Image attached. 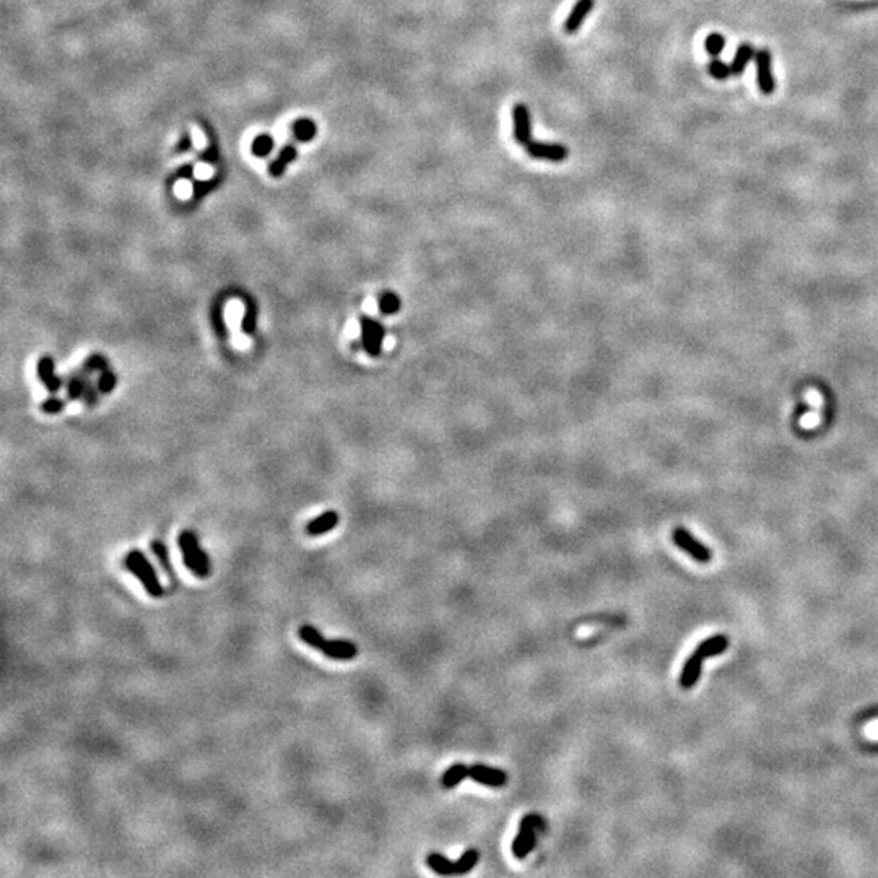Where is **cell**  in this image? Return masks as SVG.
I'll return each mask as SVG.
<instances>
[{"label": "cell", "instance_id": "24", "mask_svg": "<svg viewBox=\"0 0 878 878\" xmlns=\"http://www.w3.org/2000/svg\"><path fill=\"white\" fill-rule=\"evenodd\" d=\"M212 324H214L216 335L220 337V339H226L228 329H226L225 319H223V299L220 301V298L216 299L214 308H212Z\"/></svg>", "mask_w": 878, "mask_h": 878}, {"label": "cell", "instance_id": "14", "mask_svg": "<svg viewBox=\"0 0 878 878\" xmlns=\"http://www.w3.org/2000/svg\"><path fill=\"white\" fill-rule=\"evenodd\" d=\"M807 402L811 405V412L807 413L800 418V428L802 429H814L816 428L818 424L821 422V410H823V397L820 392L816 391H809L807 392Z\"/></svg>", "mask_w": 878, "mask_h": 878}, {"label": "cell", "instance_id": "32", "mask_svg": "<svg viewBox=\"0 0 878 878\" xmlns=\"http://www.w3.org/2000/svg\"><path fill=\"white\" fill-rule=\"evenodd\" d=\"M65 408V400L59 399L56 395L47 397L46 400L41 402V410L47 413V415H59Z\"/></svg>", "mask_w": 878, "mask_h": 878}, {"label": "cell", "instance_id": "20", "mask_svg": "<svg viewBox=\"0 0 878 878\" xmlns=\"http://www.w3.org/2000/svg\"><path fill=\"white\" fill-rule=\"evenodd\" d=\"M466 778H468V766L462 765V763H457V765L451 766L449 770L443 774V778H441V786H443L444 789H452V787H456L457 784H461Z\"/></svg>", "mask_w": 878, "mask_h": 878}, {"label": "cell", "instance_id": "34", "mask_svg": "<svg viewBox=\"0 0 878 878\" xmlns=\"http://www.w3.org/2000/svg\"><path fill=\"white\" fill-rule=\"evenodd\" d=\"M270 146H272V141H270V139H267V137H260V139L258 140V144H255V146H254V149H255V154L265 155L267 151L270 150Z\"/></svg>", "mask_w": 878, "mask_h": 878}, {"label": "cell", "instance_id": "10", "mask_svg": "<svg viewBox=\"0 0 878 878\" xmlns=\"http://www.w3.org/2000/svg\"><path fill=\"white\" fill-rule=\"evenodd\" d=\"M703 662H705V657H703L701 654L695 649V652L691 654L688 659H686L683 669H681V674H680V686H681V688H683V690H691L698 683V680H700V677H701Z\"/></svg>", "mask_w": 878, "mask_h": 878}, {"label": "cell", "instance_id": "25", "mask_svg": "<svg viewBox=\"0 0 878 878\" xmlns=\"http://www.w3.org/2000/svg\"><path fill=\"white\" fill-rule=\"evenodd\" d=\"M298 635H299V637H301V641L306 642V645L311 646L313 649H319L320 645H323V641L325 640V637L320 635V631L318 628H314V626H311V625L301 626V628H299V631H298Z\"/></svg>", "mask_w": 878, "mask_h": 878}, {"label": "cell", "instance_id": "8", "mask_svg": "<svg viewBox=\"0 0 878 878\" xmlns=\"http://www.w3.org/2000/svg\"><path fill=\"white\" fill-rule=\"evenodd\" d=\"M468 778L480 784L492 787H503L508 781V774L498 768H490L485 765H473L468 768Z\"/></svg>", "mask_w": 878, "mask_h": 878}, {"label": "cell", "instance_id": "26", "mask_svg": "<svg viewBox=\"0 0 878 878\" xmlns=\"http://www.w3.org/2000/svg\"><path fill=\"white\" fill-rule=\"evenodd\" d=\"M478 862V853L475 849H467L456 862V875L468 874Z\"/></svg>", "mask_w": 878, "mask_h": 878}, {"label": "cell", "instance_id": "29", "mask_svg": "<svg viewBox=\"0 0 878 878\" xmlns=\"http://www.w3.org/2000/svg\"><path fill=\"white\" fill-rule=\"evenodd\" d=\"M724 46H725V40L722 35H719V33H712V35H709L706 37L705 47H706V52L711 57H719V54L724 51Z\"/></svg>", "mask_w": 878, "mask_h": 878}, {"label": "cell", "instance_id": "18", "mask_svg": "<svg viewBox=\"0 0 878 878\" xmlns=\"http://www.w3.org/2000/svg\"><path fill=\"white\" fill-rule=\"evenodd\" d=\"M753 57H755L753 46H751L750 42H741V45L737 49V52H735V57H734V61H732V65H730V69H732V75H741V74H744L745 69H746V65H749V62Z\"/></svg>", "mask_w": 878, "mask_h": 878}, {"label": "cell", "instance_id": "3", "mask_svg": "<svg viewBox=\"0 0 878 878\" xmlns=\"http://www.w3.org/2000/svg\"><path fill=\"white\" fill-rule=\"evenodd\" d=\"M672 540L680 550H683L686 555H690L698 563H709V561L712 560L711 550L683 527L675 528L672 532Z\"/></svg>", "mask_w": 878, "mask_h": 878}, {"label": "cell", "instance_id": "2", "mask_svg": "<svg viewBox=\"0 0 878 878\" xmlns=\"http://www.w3.org/2000/svg\"><path fill=\"white\" fill-rule=\"evenodd\" d=\"M359 327H362V345L363 350L369 357H379L383 352V342L386 337L384 325L373 318L363 316L359 319Z\"/></svg>", "mask_w": 878, "mask_h": 878}, {"label": "cell", "instance_id": "27", "mask_svg": "<svg viewBox=\"0 0 878 878\" xmlns=\"http://www.w3.org/2000/svg\"><path fill=\"white\" fill-rule=\"evenodd\" d=\"M108 368H109L108 358L105 357V354H100V353L90 354V357L83 362V364H81V369H85L88 374H93L95 371H100L101 373V371H105Z\"/></svg>", "mask_w": 878, "mask_h": 878}, {"label": "cell", "instance_id": "11", "mask_svg": "<svg viewBox=\"0 0 878 878\" xmlns=\"http://www.w3.org/2000/svg\"><path fill=\"white\" fill-rule=\"evenodd\" d=\"M594 7H596L594 0H577L563 25L566 35H574V33H577V30L584 23V20L591 15Z\"/></svg>", "mask_w": 878, "mask_h": 878}, {"label": "cell", "instance_id": "1", "mask_svg": "<svg viewBox=\"0 0 878 878\" xmlns=\"http://www.w3.org/2000/svg\"><path fill=\"white\" fill-rule=\"evenodd\" d=\"M543 830V820L538 815H527L521 820L519 833L512 841V854L517 859H524L536 848V830Z\"/></svg>", "mask_w": 878, "mask_h": 878}, {"label": "cell", "instance_id": "21", "mask_svg": "<svg viewBox=\"0 0 878 878\" xmlns=\"http://www.w3.org/2000/svg\"><path fill=\"white\" fill-rule=\"evenodd\" d=\"M150 547H151V552H154V555L156 556V560L160 561V565L163 566V570H165L166 574L171 577V581L176 579V572H174L173 563H171V556H170V553H168L166 545L163 543L161 540H151Z\"/></svg>", "mask_w": 878, "mask_h": 878}, {"label": "cell", "instance_id": "17", "mask_svg": "<svg viewBox=\"0 0 878 878\" xmlns=\"http://www.w3.org/2000/svg\"><path fill=\"white\" fill-rule=\"evenodd\" d=\"M244 303H246V309H244V316L241 320V330L244 335H254L255 329H258V304H255L254 298L246 296L244 294Z\"/></svg>", "mask_w": 878, "mask_h": 878}, {"label": "cell", "instance_id": "4", "mask_svg": "<svg viewBox=\"0 0 878 878\" xmlns=\"http://www.w3.org/2000/svg\"><path fill=\"white\" fill-rule=\"evenodd\" d=\"M526 151L531 158L552 163H561L570 156L568 146L561 144H547V141H531L526 145Z\"/></svg>", "mask_w": 878, "mask_h": 878}, {"label": "cell", "instance_id": "15", "mask_svg": "<svg viewBox=\"0 0 878 878\" xmlns=\"http://www.w3.org/2000/svg\"><path fill=\"white\" fill-rule=\"evenodd\" d=\"M727 647H729L727 637H725L724 635H716V636L707 637V640L705 641H701L700 645H698L696 651L700 652L703 657L707 659V657H714V656H721L722 652L727 651Z\"/></svg>", "mask_w": 878, "mask_h": 878}, {"label": "cell", "instance_id": "19", "mask_svg": "<svg viewBox=\"0 0 878 878\" xmlns=\"http://www.w3.org/2000/svg\"><path fill=\"white\" fill-rule=\"evenodd\" d=\"M178 545H179V550H181V553H183V560H184L185 568H187L190 572H192V574L197 576L199 574V565H197V560H195V555L192 552V547H190V543H189L187 531H184V532L179 533Z\"/></svg>", "mask_w": 878, "mask_h": 878}, {"label": "cell", "instance_id": "31", "mask_svg": "<svg viewBox=\"0 0 878 878\" xmlns=\"http://www.w3.org/2000/svg\"><path fill=\"white\" fill-rule=\"evenodd\" d=\"M100 394H101V392H100V387H98V381L88 379V383H86V387H85V392H83V397H81V400L85 402L86 407H95L96 403H98V400H100Z\"/></svg>", "mask_w": 878, "mask_h": 878}, {"label": "cell", "instance_id": "22", "mask_svg": "<svg viewBox=\"0 0 878 878\" xmlns=\"http://www.w3.org/2000/svg\"><path fill=\"white\" fill-rule=\"evenodd\" d=\"M427 865L438 875H456V862H451L449 859L438 853L428 855Z\"/></svg>", "mask_w": 878, "mask_h": 878}, {"label": "cell", "instance_id": "16", "mask_svg": "<svg viewBox=\"0 0 878 878\" xmlns=\"http://www.w3.org/2000/svg\"><path fill=\"white\" fill-rule=\"evenodd\" d=\"M88 373L85 369L75 371V373L67 379V397L69 400H81L83 397L86 383H88Z\"/></svg>", "mask_w": 878, "mask_h": 878}, {"label": "cell", "instance_id": "12", "mask_svg": "<svg viewBox=\"0 0 878 878\" xmlns=\"http://www.w3.org/2000/svg\"><path fill=\"white\" fill-rule=\"evenodd\" d=\"M124 566H125V570L130 571V572H134V574L139 577V581L141 582V586L146 589V592H149L151 597L158 599V597L163 596L165 589H163V586L160 584V581L151 579L149 572H146L144 568H141V566L132 558V556H130V555L125 556V558H124Z\"/></svg>", "mask_w": 878, "mask_h": 878}, {"label": "cell", "instance_id": "6", "mask_svg": "<svg viewBox=\"0 0 878 878\" xmlns=\"http://www.w3.org/2000/svg\"><path fill=\"white\" fill-rule=\"evenodd\" d=\"M755 62H756V79H758V86H760V91L765 93V95H771L774 91V77H773V70H771V52L768 49H760V51L755 52Z\"/></svg>", "mask_w": 878, "mask_h": 878}, {"label": "cell", "instance_id": "23", "mask_svg": "<svg viewBox=\"0 0 878 878\" xmlns=\"http://www.w3.org/2000/svg\"><path fill=\"white\" fill-rule=\"evenodd\" d=\"M379 311L384 316L397 314L400 311V298L394 291H384L379 296Z\"/></svg>", "mask_w": 878, "mask_h": 878}, {"label": "cell", "instance_id": "5", "mask_svg": "<svg viewBox=\"0 0 878 878\" xmlns=\"http://www.w3.org/2000/svg\"><path fill=\"white\" fill-rule=\"evenodd\" d=\"M512 124H514V139L519 145H527L532 141V119L531 111L524 103H517L512 108Z\"/></svg>", "mask_w": 878, "mask_h": 878}, {"label": "cell", "instance_id": "7", "mask_svg": "<svg viewBox=\"0 0 878 878\" xmlns=\"http://www.w3.org/2000/svg\"><path fill=\"white\" fill-rule=\"evenodd\" d=\"M36 373L47 392L57 394V392L62 389L64 381L56 374V363H54V359L49 357V354H45V357L40 358V362L36 364Z\"/></svg>", "mask_w": 878, "mask_h": 878}, {"label": "cell", "instance_id": "28", "mask_svg": "<svg viewBox=\"0 0 878 878\" xmlns=\"http://www.w3.org/2000/svg\"><path fill=\"white\" fill-rule=\"evenodd\" d=\"M117 386V376L111 368H108L105 371H101L100 378H98V387H100L101 394H111V392L116 389Z\"/></svg>", "mask_w": 878, "mask_h": 878}, {"label": "cell", "instance_id": "9", "mask_svg": "<svg viewBox=\"0 0 878 878\" xmlns=\"http://www.w3.org/2000/svg\"><path fill=\"white\" fill-rule=\"evenodd\" d=\"M318 651L334 661H352L358 654L357 646L347 640H324Z\"/></svg>", "mask_w": 878, "mask_h": 878}, {"label": "cell", "instance_id": "13", "mask_svg": "<svg viewBox=\"0 0 878 878\" xmlns=\"http://www.w3.org/2000/svg\"><path fill=\"white\" fill-rule=\"evenodd\" d=\"M339 522H340L339 512L325 511L320 516L316 517V519L308 522V524H306V533H308L309 537L324 536V533L334 531Z\"/></svg>", "mask_w": 878, "mask_h": 878}, {"label": "cell", "instance_id": "33", "mask_svg": "<svg viewBox=\"0 0 878 878\" xmlns=\"http://www.w3.org/2000/svg\"><path fill=\"white\" fill-rule=\"evenodd\" d=\"M314 132H316L314 124H311L309 121H303V122H299V124L296 125V134H298V137H299V139L308 140V139L313 137Z\"/></svg>", "mask_w": 878, "mask_h": 878}, {"label": "cell", "instance_id": "30", "mask_svg": "<svg viewBox=\"0 0 878 878\" xmlns=\"http://www.w3.org/2000/svg\"><path fill=\"white\" fill-rule=\"evenodd\" d=\"M709 74H711V77L717 79V80H725L732 75V69H730L725 62H722L721 59L712 57L711 64H709Z\"/></svg>", "mask_w": 878, "mask_h": 878}]
</instances>
